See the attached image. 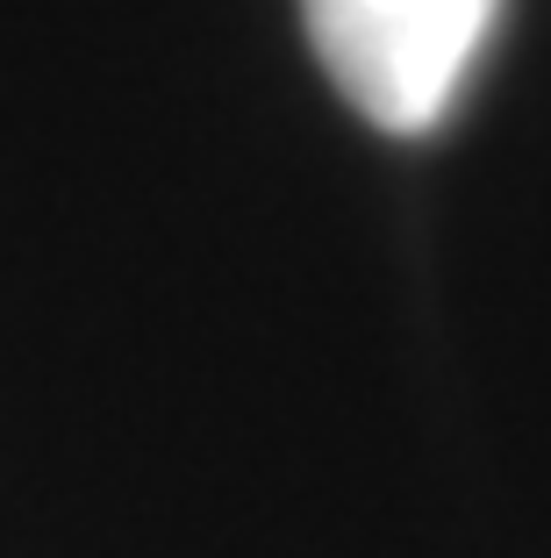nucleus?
I'll list each match as a JSON object with an SVG mask.
<instances>
[{"label": "nucleus", "instance_id": "f257e3e1", "mask_svg": "<svg viewBox=\"0 0 551 558\" xmlns=\"http://www.w3.org/2000/svg\"><path fill=\"white\" fill-rule=\"evenodd\" d=\"M337 94L387 136H430L466 100L502 0H301Z\"/></svg>", "mask_w": 551, "mask_h": 558}]
</instances>
